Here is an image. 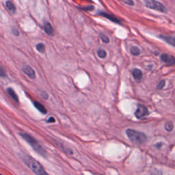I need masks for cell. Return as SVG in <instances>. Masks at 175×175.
Wrapping results in <instances>:
<instances>
[{"instance_id": "6da1fadb", "label": "cell", "mask_w": 175, "mask_h": 175, "mask_svg": "<svg viewBox=\"0 0 175 175\" xmlns=\"http://www.w3.org/2000/svg\"><path fill=\"white\" fill-rule=\"evenodd\" d=\"M21 159L25 164L36 175H49L39 162L26 154L21 155Z\"/></svg>"}, {"instance_id": "7a4b0ae2", "label": "cell", "mask_w": 175, "mask_h": 175, "mask_svg": "<svg viewBox=\"0 0 175 175\" xmlns=\"http://www.w3.org/2000/svg\"><path fill=\"white\" fill-rule=\"evenodd\" d=\"M19 134V136L21 137L22 138H23V139L30 145L31 147H32L33 149L35 150L37 153H39V155H41L44 157H46L47 156V152H46V150L41 146V145L39 143V142H38L34 137H32L31 135L28 134V133L24 132H20Z\"/></svg>"}, {"instance_id": "3957f363", "label": "cell", "mask_w": 175, "mask_h": 175, "mask_svg": "<svg viewBox=\"0 0 175 175\" xmlns=\"http://www.w3.org/2000/svg\"><path fill=\"white\" fill-rule=\"evenodd\" d=\"M126 134L129 139L133 143L136 144H142L146 141L147 137L144 133L136 130L128 129L126 131Z\"/></svg>"}, {"instance_id": "277c9868", "label": "cell", "mask_w": 175, "mask_h": 175, "mask_svg": "<svg viewBox=\"0 0 175 175\" xmlns=\"http://www.w3.org/2000/svg\"><path fill=\"white\" fill-rule=\"evenodd\" d=\"M145 6L150 9L155 10L162 13H167L168 10L163 3L156 0H146Z\"/></svg>"}, {"instance_id": "5b68a950", "label": "cell", "mask_w": 175, "mask_h": 175, "mask_svg": "<svg viewBox=\"0 0 175 175\" xmlns=\"http://www.w3.org/2000/svg\"><path fill=\"white\" fill-rule=\"evenodd\" d=\"M148 114V111L147 108L144 105L139 104L138 105V108L135 112V116L138 119H141L145 117Z\"/></svg>"}, {"instance_id": "8992f818", "label": "cell", "mask_w": 175, "mask_h": 175, "mask_svg": "<svg viewBox=\"0 0 175 175\" xmlns=\"http://www.w3.org/2000/svg\"><path fill=\"white\" fill-rule=\"evenodd\" d=\"M161 60L164 62L170 65H174L175 64V59L172 55H169L166 53H163L161 55Z\"/></svg>"}, {"instance_id": "52a82bcc", "label": "cell", "mask_w": 175, "mask_h": 175, "mask_svg": "<svg viewBox=\"0 0 175 175\" xmlns=\"http://www.w3.org/2000/svg\"><path fill=\"white\" fill-rule=\"evenodd\" d=\"M98 15H100V16H102L103 17H105V18L107 19L110 20L111 21L114 22V23H117V24H121L120 21L118 19H117L116 17L112 16V15H109V14H107L106 13H104V12H99V13H97Z\"/></svg>"}, {"instance_id": "ba28073f", "label": "cell", "mask_w": 175, "mask_h": 175, "mask_svg": "<svg viewBox=\"0 0 175 175\" xmlns=\"http://www.w3.org/2000/svg\"><path fill=\"white\" fill-rule=\"evenodd\" d=\"M23 72L26 75L28 76L30 79H34L36 78V74L34 69L31 67H29V66H25V67H24L23 68Z\"/></svg>"}, {"instance_id": "9c48e42d", "label": "cell", "mask_w": 175, "mask_h": 175, "mask_svg": "<svg viewBox=\"0 0 175 175\" xmlns=\"http://www.w3.org/2000/svg\"><path fill=\"white\" fill-rule=\"evenodd\" d=\"M131 73H132L133 77L135 79V80L138 81L141 80L143 76L142 72L141 71V70H140V69H133V70L131 71Z\"/></svg>"}, {"instance_id": "30bf717a", "label": "cell", "mask_w": 175, "mask_h": 175, "mask_svg": "<svg viewBox=\"0 0 175 175\" xmlns=\"http://www.w3.org/2000/svg\"><path fill=\"white\" fill-rule=\"evenodd\" d=\"M159 39L164 40V41H166V43H168L169 45L174 47L175 44V39L174 36H163V35H159Z\"/></svg>"}, {"instance_id": "8fae6325", "label": "cell", "mask_w": 175, "mask_h": 175, "mask_svg": "<svg viewBox=\"0 0 175 175\" xmlns=\"http://www.w3.org/2000/svg\"><path fill=\"white\" fill-rule=\"evenodd\" d=\"M33 104H34V107H35L40 112H41V113L44 114H46L47 113V109L44 107V105H43V104H41V103H39V101H34Z\"/></svg>"}, {"instance_id": "7c38bea8", "label": "cell", "mask_w": 175, "mask_h": 175, "mask_svg": "<svg viewBox=\"0 0 175 175\" xmlns=\"http://www.w3.org/2000/svg\"><path fill=\"white\" fill-rule=\"evenodd\" d=\"M44 30H45V32H46V34H47V35H49V36L54 35V31H53V27H52L51 25L49 23H47V22H46V23H45Z\"/></svg>"}, {"instance_id": "4fadbf2b", "label": "cell", "mask_w": 175, "mask_h": 175, "mask_svg": "<svg viewBox=\"0 0 175 175\" xmlns=\"http://www.w3.org/2000/svg\"><path fill=\"white\" fill-rule=\"evenodd\" d=\"M7 91V93H8V94L10 95V96L13 99L15 100V101H16L18 103L19 102V97L18 96H17V93L15 92V91L14 90L13 88H8L6 90Z\"/></svg>"}, {"instance_id": "5bb4252c", "label": "cell", "mask_w": 175, "mask_h": 175, "mask_svg": "<svg viewBox=\"0 0 175 175\" xmlns=\"http://www.w3.org/2000/svg\"><path fill=\"white\" fill-rule=\"evenodd\" d=\"M6 8H8V10H9L11 13H15L16 11V8L15 6L14 5V3L10 1H7L6 2Z\"/></svg>"}, {"instance_id": "9a60e30c", "label": "cell", "mask_w": 175, "mask_h": 175, "mask_svg": "<svg viewBox=\"0 0 175 175\" xmlns=\"http://www.w3.org/2000/svg\"><path fill=\"white\" fill-rule=\"evenodd\" d=\"M130 52L133 55H140V50L138 47L136 46H133L131 47V49H130Z\"/></svg>"}, {"instance_id": "2e32d148", "label": "cell", "mask_w": 175, "mask_h": 175, "mask_svg": "<svg viewBox=\"0 0 175 175\" xmlns=\"http://www.w3.org/2000/svg\"><path fill=\"white\" fill-rule=\"evenodd\" d=\"M36 48L37 51L41 52V53H44L45 50V46L43 43H39V44L36 45Z\"/></svg>"}, {"instance_id": "e0dca14e", "label": "cell", "mask_w": 175, "mask_h": 175, "mask_svg": "<svg viewBox=\"0 0 175 175\" xmlns=\"http://www.w3.org/2000/svg\"><path fill=\"white\" fill-rule=\"evenodd\" d=\"M165 129L168 131H172L174 129V124L172 122H167L165 124Z\"/></svg>"}, {"instance_id": "ac0fdd59", "label": "cell", "mask_w": 175, "mask_h": 175, "mask_svg": "<svg viewBox=\"0 0 175 175\" xmlns=\"http://www.w3.org/2000/svg\"><path fill=\"white\" fill-rule=\"evenodd\" d=\"M97 55L100 58H105L106 57L107 53L105 50L103 49H98L97 51Z\"/></svg>"}, {"instance_id": "d6986e66", "label": "cell", "mask_w": 175, "mask_h": 175, "mask_svg": "<svg viewBox=\"0 0 175 175\" xmlns=\"http://www.w3.org/2000/svg\"><path fill=\"white\" fill-rule=\"evenodd\" d=\"M100 39H101V41H103L104 43H110V39H109L108 37L106 35H105L104 34H102V33H100Z\"/></svg>"}, {"instance_id": "ffe728a7", "label": "cell", "mask_w": 175, "mask_h": 175, "mask_svg": "<svg viewBox=\"0 0 175 175\" xmlns=\"http://www.w3.org/2000/svg\"><path fill=\"white\" fill-rule=\"evenodd\" d=\"M165 84H166V81L165 80H162L160 81V82L159 83L158 85H157V88L158 90L162 89V88L164 87V86H165Z\"/></svg>"}, {"instance_id": "44dd1931", "label": "cell", "mask_w": 175, "mask_h": 175, "mask_svg": "<svg viewBox=\"0 0 175 175\" xmlns=\"http://www.w3.org/2000/svg\"><path fill=\"white\" fill-rule=\"evenodd\" d=\"M0 77H6V73L5 70L3 69L2 67L0 66Z\"/></svg>"}, {"instance_id": "7402d4cb", "label": "cell", "mask_w": 175, "mask_h": 175, "mask_svg": "<svg viewBox=\"0 0 175 175\" xmlns=\"http://www.w3.org/2000/svg\"><path fill=\"white\" fill-rule=\"evenodd\" d=\"M150 175H163V173L162 172V171L158 170H154Z\"/></svg>"}, {"instance_id": "603a6c76", "label": "cell", "mask_w": 175, "mask_h": 175, "mask_svg": "<svg viewBox=\"0 0 175 175\" xmlns=\"http://www.w3.org/2000/svg\"><path fill=\"white\" fill-rule=\"evenodd\" d=\"M81 10H85V11H91V10H92L93 9H94V7H93L92 6H89L88 7H86V8H81Z\"/></svg>"}, {"instance_id": "cb8c5ba5", "label": "cell", "mask_w": 175, "mask_h": 175, "mask_svg": "<svg viewBox=\"0 0 175 175\" xmlns=\"http://www.w3.org/2000/svg\"><path fill=\"white\" fill-rule=\"evenodd\" d=\"M124 2L126 4L129 5V6H133L134 5V2H133V0H124Z\"/></svg>"}, {"instance_id": "d4e9b609", "label": "cell", "mask_w": 175, "mask_h": 175, "mask_svg": "<svg viewBox=\"0 0 175 175\" xmlns=\"http://www.w3.org/2000/svg\"><path fill=\"white\" fill-rule=\"evenodd\" d=\"M13 34H14V35L15 36H18L19 34V31L17 30V29L16 28H13Z\"/></svg>"}, {"instance_id": "484cf974", "label": "cell", "mask_w": 175, "mask_h": 175, "mask_svg": "<svg viewBox=\"0 0 175 175\" xmlns=\"http://www.w3.org/2000/svg\"><path fill=\"white\" fill-rule=\"evenodd\" d=\"M41 95H42V97L45 98V99H47V98H48V95L46 94L45 92H42V94H41Z\"/></svg>"}, {"instance_id": "4316f807", "label": "cell", "mask_w": 175, "mask_h": 175, "mask_svg": "<svg viewBox=\"0 0 175 175\" xmlns=\"http://www.w3.org/2000/svg\"><path fill=\"white\" fill-rule=\"evenodd\" d=\"M48 122H55V119L53 118V117H50L49 118V120H47Z\"/></svg>"}, {"instance_id": "83f0119b", "label": "cell", "mask_w": 175, "mask_h": 175, "mask_svg": "<svg viewBox=\"0 0 175 175\" xmlns=\"http://www.w3.org/2000/svg\"><path fill=\"white\" fill-rule=\"evenodd\" d=\"M0 175H1V173H0Z\"/></svg>"}]
</instances>
